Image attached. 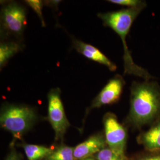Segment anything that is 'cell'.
Here are the masks:
<instances>
[{
    "instance_id": "13",
    "label": "cell",
    "mask_w": 160,
    "mask_h": 160,
    "mask_svg": "<svg viewBox=\"0 0 160 160\" xmlns=\"http://www.w3.org/2000/svg\"><path fill=\"white\" fill-rule=\"evenodd\" d=\"M74 148L67 146H61L53 150V152L46 160H75L74 155Z\"/></svg>"
},
{
    "instance_id": "4",
    "label": "cell",
    "mask_w": 160,
    "mask_h": 160,
    "mask_svg": "<svg viewBox=\"0 0 160 160\" xmlns=\"http://www.w3.org/2000/svg\"><path fill=\"white\" fill-rule=\"evenodd\" d=\"M27 24L26 9L16 2L5 4L1 10V36L21 38Z\"/></svg>"
},
{
    "instance_id": "5",
    "label": "cell",
    "mask_w": 160,
    "mask_h": 160,
    "mask_svg": "<svg viewBox=\"0 0 160 160\" xmlns=\"http://www.w3.org/2000/svg\"><path fill=\"white\" fill-rule=\"evenodd\" d=\"M61 93L60 88H55L51 89L48 94V118L55 133L56 140L63 137L70 126L61 100Z\"/></svg>"
},
{
    "instance_id": "2",
    "label": "cell",
    "mask_w": 160,
    "mask_h": 160,
    "mask_svg": "<svg viewBox=\"0 0 160 160\" xmlns=\"http://www.w3.org/2000/svg\"><path fill=\"white\" fill-rule=\"evenodd\" d=\"M143 8H127L116 12L98 13L97 16L103 21V25L112 29L122 40L124 49V75H134L149 81L152 77L146 69L133 62L126 40L132 23Z\"/></svg>"
},
{
    "instance_id": "17",
    "label": "cell",
    "mask_w": 160,
    "mask_h": 160,
    "mask_svg": "<svg viewBox=\"0 0 160 160\" xmlns=\"http://www.w3.org/2000/svg\"><path fill=\"white\" fill-rule=\"evenodd\" d=\"M140 160H160V151L154 152L152 154L148 155Z\"/></svg>"
},
{
    "instance_id": "7",
    "label": "cell",
    "mask_w": 160,
    "mask_h": 160,
    "mask_svg": "<svg viewBox=\"0 0 160 160\" xmlns=\"http://www.w3.org/2000/svg\"><path fill=\"white\" fill-rule=\"evenodd\" d=\"M125 81L120 75H116L109 80L102 91L92 101V104L87 111V114L92 109L117 103L123 92Z\"/></svg>"
},
{
    "instance_id": "1",
    "label": "cell",
    "mask_w": 160,
    "mask_h": 160,
    "mask_svg": "<svg viewBox=\"0 0 160 160\" xmlns=\"http://www.w3.org/2000/svg\"><path fill=\"white\" fill-rule=\"evenodd\" d=\"M131 108L126 122L135 128L152 125L160 118V86L157 82L133 81L131 87Z\"/></svg>"
},
{
    "instance_id": "19",
    "label": "cell",
    "mask_w": 160,
    "mask_h": 160,
    "mask_svg": "<svg viewBox=\"0 0 160 160\" xmlns=\"http://www.w3.org/2000/svg\"><path fill=\"white\" fill-rule=\"evenodd\" d=\"M61 1H44V4L46 6L53 7V8H55L58 7V4H59Z\"/></svg>"
},
{
    "instance_id": "3",
    "label": "cell",
    "mask_w": 160,
    "mask_h": 160,
    "mask_svg": "<svg viewBox=\"0 0 160 160\" xmlns=\"http://www.w3.org/2000/svg\"><path fill=\"white\" fill-rule=\"evenodd\" d=\"M38 119L36 110L24 105L6 103L0 114L1 126L16 139H20L32 128Z\"/></svg>"
},
{
    "instance_id": "16",
    "label": "cell",
    "mask_w": 160,
    "mask_h": 160,
    "mask_svg": "<svg viewBox=\"0 0 160 160\" xmlns=\"http://www.w3.org/2000/svg\"><path fill=\"white\" fill-rule=\"evenodd\" d=\"M25 2L28 6H30L33 10V11L37 14L38 17H39L42 26L45 27L46 24L44 21L42 12V7L43 5L44 4V2L39 0H27Z\"/></svg>"
},
{
    "instance_id": "15",
    "label": "cell",
    "mask_w": 160,
    "mask_h": 160,
    "mask_svg": "<svg viewBox=\"0 0 160 160\" xmlns=\"http://www.w3.org/2000/svg\"><path fill=\"white\" fill-rule=\"evenodd\" d=\"M112 4L120 6H126L128 8H137L144 7L147 6L146 2L140 0H109L108 1Z\"/></svg>"
},
{
    "instance_id": "20",
    "label": "cell",
    "mask_w": 160,
    "mask_h": 160,
    "mask_svg": "<svg viewBox=\"0 0 160 160\" xmlns=\"http://www.w3.org/2000/svg\"><path fill=\"white\" fill-rule=\"evenodd\" d=\"M95 160L94 158H92V157H89V158H85V159H84V160Z\"/></svg>"
},
{
    "instance_id": "10",
    "label": "cell",
    "mask_w": 160,
    "mask_h": 160,
    "mask_svg": "<svg viewBox=\"0 0 160 160\" xmlns=\"http://www.w3.org/2000/svg\"><path fill=\"white\" fill-rule=\"evenodd\" d=\"M137 141L150 152L160 151V118L151 125L148 131L138 137Z\"/></svg>"
},
{
    "instance_id": "18",
    "label": "cell",
    "mask_w": 160,
    "mask_h": 160,
    "mask_svg": "<svg viewBox=\"0 0 160 160\" xmlns=\"http://www.w3.org/2000/svg\"><path fill=\"white\" fill-rule=\"evenodd\" d=\"M6 160H21L17 152L12 151L11 153L8 155Z\"/></svg>"
},
{
    "instance_id": "14",
    "label": "cell",
    "mask_w": 160,
    "mask_h": 160,
    "mask_svg": "<svg viewBox=\"0 0 160 160\" xmlns=\"http://www.w3.org/2000/svg\"><path fill=\"white\" fill-rule=\"evenodd\" d=\"M97 160H127L125 157L116 154L109 147H106L95 155Z\"/></svg>"
},
{
    "instance_id": "8",
    "label": "cell",
    "mask_w": 160,
    "mask_h": 160,
    "mask_svg": "<svg viewBox=\"0 0 160 160\" xmlns=\"http://www.w3.org/2000/svg\"><path fill=\"white\" fill-rule=\"evenodd\" d=\"M105 137L102 134L94 135L84 142L80 143L74 149L75 160H82L96 154L106 147Z\"/></svg>"
},
{
    "instance_id": "9",
    "label": "cell",
    "mask_w": 160,
    "mask_h": 160,
    "mask_svg": "<svg viewBox=\"0 0 160 160\" xmlns=\"http://www.w3.org/2000/svg\"><path fill=\"white\" fill-rule=\"evenodd\" d=\"M72 45L77 51L87 59L105 65L111 71H114L116 70L117 66L115 63L112 62L97 48L75 38L72 39Z\"/></svg>"
},
{
    "instance_id": "6",
    "label": "cell",
    "mask_w": 160,
    "mask_h": 160,
    "mask_svg": "<svg viewBox=\"0 0 160 160\" xmlns=\"http://www.w3.org/2000/svg\"><path fill=\"white\" fill-rule=\"evenodd\" d=\"M104 137L109 148L119 155L125 157L127 131L112 113H107L103 117Z\"/></svg>"
},
{
    "instance_id": "11",
    "label": "cell",
    "mask_w": 160,
    "mask_h": 160,
    "mask_svg": "<svg viewBox=\"0 0 160 160\" xmlns=\"http://www.w3.org/2000/svg\"><path fill=\"white\" fill-rule=\"evenodd\" d=\"M24 45L14 41H3L0 44V67L2 68L11 58L22 51Z\"/></svg>"
},
{
    "instance_id": "12",
    "label": "cell",
    "mask_w": 160,
    "mask_h": 160,
    "mask_svg": "<svg viewBox=\"0 0 160 160\" xmlns=\"http://www.w3.org/2000/svg\"><path fill=\"white\" fill-rule=\"evenodd\" d=\"M24 151L29 160H42L48 157L53 152L51 148L44 146L26 144L24 145Z\"/></svg>"
}]
</instances>
